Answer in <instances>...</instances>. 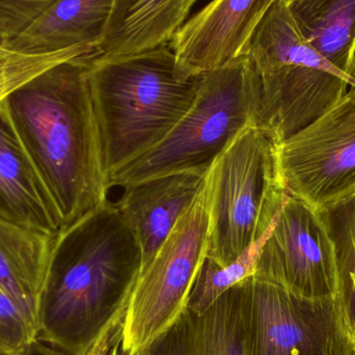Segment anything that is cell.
<instances>
[{
	"instance_id": "8992f818",
	"label": "cell",
	"mask_w": 355,
	"mask_h": 355,
	"mask_svg": "<svg viewBox=\"0 0 355 355\" xmlns=\"http://www.w3.org/2000/svg\"><path fill=\"white\" fill-rule=\"evenodd\" d=\"M246 55L258 77L257 126L279 144L333 107L352 83L289 19L263 29Z\"/></svg>"
},
{
	"instance_id": "ac0fdd59",
	"label": "cell",
	"mask_w": 355,
	"mask_h": 355,
	"mask_svg": "<svg viewBox=\"0 0 355 355\" xmlns=\"http://www.w3.org/2000/svg\"><path fill=\"white\" fill-rule=\"evenodd\" d=\"M289 6L311 45L350 78L355 56V0H294Z\"/></svg>"
},
{
	"instance_id": "cb8c5ba5",
	"label": "cell",
	"mask_w": 355,
	"mask_h": 355,
	"mask_svg": "<svg viewBox=\"0 0 355 355\" xmlns=\"http://www.w3.org/2000/svg\"><path fill=\"white\" fill-rule=\"evenodd\" d=\"M17 355H68L62 350L56 349L39 339H33Z\"/></svg>"
},
{
	"instance_id": "6da1fadb",
	"label": "cell",
	"mask_w": 355,
	"mask_h": 355,
	"mask_svg": "<svg viewBox=\"0 0 355 355\" xmlns=\"http://www.w3.org/2000/svg\"><path fill=\"white\" fill-rule=\"evenodd\" d=\"M143 269L139 241L106 200L54 238L37 298V339L68 355H99L120 337Z\"/></svg>"
},
{
	"instance_id": "30bf717a",
	"label": "cell",
	"mask_w": 355,
	"mask_h": 355,
	"mask_svg": "<svg viewBox=\"0 0 355 355\" xmlns=\"http://www.w3.org/2000/svg\"><path fill=\"white\" fill-rule=\"evenodd\" d=\"M254 275L304 297H336L335 248L320 213L288 194L263 242Z\"/></svg>"
},
{
	"instance_id": "83f0119b",
	"label": "cell",
	"mask_w": 355,
	"mask_h": 355,
	"mask_svg": "<svg viewBox=\"0 0 355 355\" xmlns=\"http://www.w3.org/2000/svg\"><path fill=\"white\" fill-rule=\"evenodd\" d=\"M286 2H287L288 4L291 3L292 1H294V0H285Z\"/></svg>"
},
{
	"instance_id": "ba28073f",
	"label": "cell",
	"mask_w": 355,
	"mask_h": 355,
	"mask_svg": "<svg viewBox=\"0 0 355 355\" xmlns=\"http://www.w3.org/2000/svg\"><path fill=\"white\" fill-rule=\"evenodd\" d=\"M248 355H354L337 297H304L250 277Z\"/></svg>"
},
{
	"instance_id": "44dd1931",
	"label": "cell",
	"mask_w": 355,
	"mask_h": 355,
	"mask_svg": "<svg viewBox=\"0 0 355 355\" xmlns=\"http://www.w3.org/2000/svg\"><path fill=\"white\" fill-rule=\"evenodd\" d=\"M97 55V49L89 46L51 52L20 51L0 46V102L58 64Z\"/></svg>"
},
{
	"instance_id": "e0dca14e",
	"label": "cell",
	"mask_w": 355,
	"mask_h": 355,
	"mask_svg": "<svg viewBox=\"0 0 355 355\" xmlns=\"http://www.w3.org/2000/svg\"><path fill=\"white\" fill-rule=\"evenodd\" d=\"M54 238L0 218V287L18 304L35 331L37 298Z\"/></svg>"
},
{
	"instance_id": "3957f363",
	"label": "cell",
	"mask_w": 355,
	"mask_h": 355,
	"mask_svg": "<svg viewBox=\"0 0 355 355\" xmlns=\"http://www.w3.org/2000/svg\"><path fill=\"white\" fill-rule=\"evenodd\" d=\"M202 76H178L170 44L91 60L89 87L108 177L166 139L191 107Z\"/></svg>"
},
{
	"instance_id": "5b68a950",
	"label": "cell",
	"mask_w": 355,
	"mask_h": 355,
	"mask_svg": "<svg viewBox=\"0 0 355 355\" xmlns=\"http://www.w3.org/2000/svg\"><path fill=\"white\" fill-rule=\"evenodd\" d=\"M279 143L252 125L209 168L205 179L209 214L207 258L227 266L270 231L288 192Z\"/></svg>"
},
{
	"instance_id": "5bb4252c",
	"label": "cell",
	"mask_w": 355,
	"mask_h": 355,
	"mask_svg": "<svg viewBox=\"0 0 355 355\" xmlns=\"http://www.w3.org/2000/svg\"><path fill=\"white\" fill-rule=\"evenodd\" d=\"M0 218L49 236L62 230L58 208L0 102Z\"/></svg>"
},
{
	"instance_id": "f546056e",
	"label": "cell",
	"mask_w": 355,
	"mask_h": 355,
	"mask_svg": "<svg viewBox=\"0 0 355 355\" xmlns=\"http://www.w3.org/2000/svg\"><path fill=\"white\" fill-rule=\"evenodd\" d=\"M354 355H355V335H354Z\"/></svg>"
},
{
	"instance_id": "4316f807",
	"label": "cell",
	"mask_w": 355,
	"mask_h": 355,
	"mask_svg": "<svg viewBox=\"0 0 355 355\" xmlns=\"http://www.w3.org/2000/svg\"><path fill=\"white\" fill-rule=\"evenodd\" d=\"M350 79H352V83H355V56L354 64H352V71H350Z\"/></svg>"
},
{
	"instance_id": "277c9868",
	"label": "cell",
	"mask_w": 355,
	"mask_h": 355,
	"mask_svg": "<svg viewBox=\"0 0 355 355\" xmlns=\"http://www.w3.org/2000/svg\"><path fill=\"white\" fill-rule=\"evenodd\" d=\"M257 107L258 77L242 54L202 75L185 116L158 145L110 175V187L177 173L207 174L244 129L257 126Z\"/></svg>"
},
{
	"instance_id": "d6986e66",
	"label": "cell",
	"mask_w": 355,
	"mask_h": 355,
	"mask_svg": "<svg viewBox=\"0 0 355 355\" xmlns=\"http://www.w3.org/2000/svg\"><path fill=\"white\" fill-rule=\"evenodd\" d=\"M335 248L337 297L346 322L355 335V196L321 211Z\"/></svg>"
},
{
	"instance_id": "f1b7e54d",
	"label": "cell",
	"mask_w": 355,
	"mask_h": 355,
	"mask_svg": "<svg viewBox=\"0 0 355 355\" xmlns=\"http://www.w3.org/2000/svg\"><path fill=\"white\" fill-rule=\"evenodd\" d=\"M0 46H3V43H2V40L0 39Z\"/></svg>"
},
{
	"instance_id": "4fadbf2b",
	"label": "cell",
	"mask_w": 355,
	"mask_h": 355,
	"mask_svg": "<svg viewBox=\"0 0 355 355\" xmlns=\"http://www.w3.org/2000/svg\"><path fill=\"white\" fill-rule=\"evenodd\" d=\"M206 174L177 173L125 187L116 207L139 241L143 269L204 187ZM141 269V270H143Z\"/></svg>"
},
{
	"instance_id": "52a82bcc",
	"label": "cell",
	"mask_w": 355,
	"mask_h": 355,
	"mask_svg": "<svg viewBox=\"0 0 355 355\" xmlns=\"http://www.w3.org/2000/svg\"><path fill=\"white\" fill-rule=\"evenodd\" d=\"M209 214L205 184L151 262L141 270L121 329L123 355H139L187 310L207 257Z\"/></svg>"
},
{
	"instance_id": "8fae6325",
	"label": "cell",
	"mask_w": 355,
	"mask_h": 355,
	"mask_svg": "<svg viewBox=\"0 0 355 355\" xmlns=\"http://www.w3.org/2000/svg\"><path fill=\"white\" fill-rule=\"evenodd\" d=\"M275 0H213L184 23L171 41L178 76H202L243 54Z\"/></svg>"
},
{
	"instance_id": "7c38bea8",
	"label": "cell",
	"mask_w": 355,
	"mask_h": 355,
	"mask_svg": "<svg viewBox=\"0 0 355 355\" xmlns=\"http://www.w3.org/2000/svg\"><path fill=\"white\" fill-rule=\"evenodd\" d=\"M250 277L227 290L205 314L186 310L139 355H248Z\"/></svg>"
},
{
	"instance_id": "7402d4cb",
	"label": "cell",
	"mask_w": 355,
	"mask_h": 355,
	"mask_svg": "<svg viewBox=\"0 0 355 355\" xmlns=\"http://www.w3.org/2000/svg\"><path fill=\"white\" fill-rule=\"evenodd\" d=\"M37 338L33 323L12 298L0 287V344L18 354Z\"/></svg>"
},
{
	"instance_id": "4dcf8cb0",
	"label": "cell",
	"mask_w": 355,
	"mask_h": 355,
	"mask_svg": "<svg viewBox=\"0 0 355 355\" xmlns=\"http://www.w3.org/2000/svg\"><path fill=\"white\" fill-rule=\"evenodd\" d=\"M99 355H102V354H99Z\"/></svg>"
},
{
	"instance_id": "603a6c76",
	"label": "cell",
	"mask_w": 355,
	"mask_h": 355,
	"mask_svg": "<svg viewBox=\"0 0 355 355\" xmlns=\"http://www.w3.org/2000/svg\"><path fill=\"white\" fill-rule=\"evenodd\" d=\"M58 0H0V39L3 46L20 35Z\"/></svg>"
},
{
	"instance_id": "d4e9b609",
	"label": "cell",
	"mask_w": 355,
	"mask_h": 355,
	"mask_svg": "<svg viewBox=\"0 0 355 355\" xmlns=\"http://www.w3.org/2000/svg\"><path fill=\"white\" fill-rule=\"evenodd\" d=\"M102 355H123L122 350H121L120 337L116 338V341L112 344L110 349Z\"/></svg>"
},
{
	"instance_id": "9c48e42d",
	"label": "cell",
	"mask_w": 355,
	"mask_h": 355,
	"mask_svg": "<svg viewBox=\"0 0 355 355\" xmlns=\"http://www.w3.org/2000/svg\"><path fill=\"white\" fill-rule=\"evenodd\" d=\"M288 194L317 212L355 196V83L310 125L279 145Z\"/></svg>"
},
{
	"instance_id": "2e32d148",
	"label": "cell",
	"mask_w": 355,
	"mask_h": 355,
	"mask_svg": "<svg viewBox=\"0 0 355 355\" xmlns=\"http://www.w3.org/2000/svg\"><path fill=\"white\" fill-rule=\"evenodd\" d=\"M116 0H58L6 47L51 52L76 46L99 48Z\"/></svg>"
},
{
	"instance_id": "9a60e30c",
	"label": "cell",
	"mask_w": 355,
	"mask_h": 355,
	"mask_svg": "<svg viewBox=\"0 0 355 355\" xmlns=\"http://www.w3.org/2000/svg\"><path fill=\"white\" fill-rule=\"evenodd\" d=\"M196 0H116L97 56H126L168 45Z\"/></svg>"
},
{
	"instance_id": "484cf974",
	"label": "cell",
	"mask_w": 355,
	"mask_h": 355,
	"mask_svg": "<svg viewBox=\"0 0 355 355\" xmlns=\"http://www.w3.org/2000/svg\"><path fill=\"white\" fill-rule=\"evenodd\" d=\"M0 355H17L16 354H12L10 350L6 349V347L0 344Z\"/></svg>"
},
{
	"instance_id": "7a4b0ae2",
	"label": "cell",
	"mask_w": 355,
	"mask_h": 355,
	"mask_svg": "<svg viewBox=\"0 0 355 355\" xmlns=\"http://www.w3.org/2000/svg\"><path fill=\"white\" fill-rule=\"evenodd\" d=\"M83 58L58 64L3 100L62 230L107 200L110 177Z\"/></svg>"
},
{
	"instance_id": "ffe728a7",
	"label": "cell",
	"mask_w": 355,
	"mask_h": 355,
	"mask_svg": "<svg viewBox=\"0 0 355 355\" xmlns=\"http://www.w3.org/2000/svg\"><path fill=\"white\" fill-rule=\"evenodd\" d=\"M266 236L227 266H220L206 257L190 291L187 310L198 315L205 314L227 290L254 275Z\"/></svg>"
}]
</instances>
